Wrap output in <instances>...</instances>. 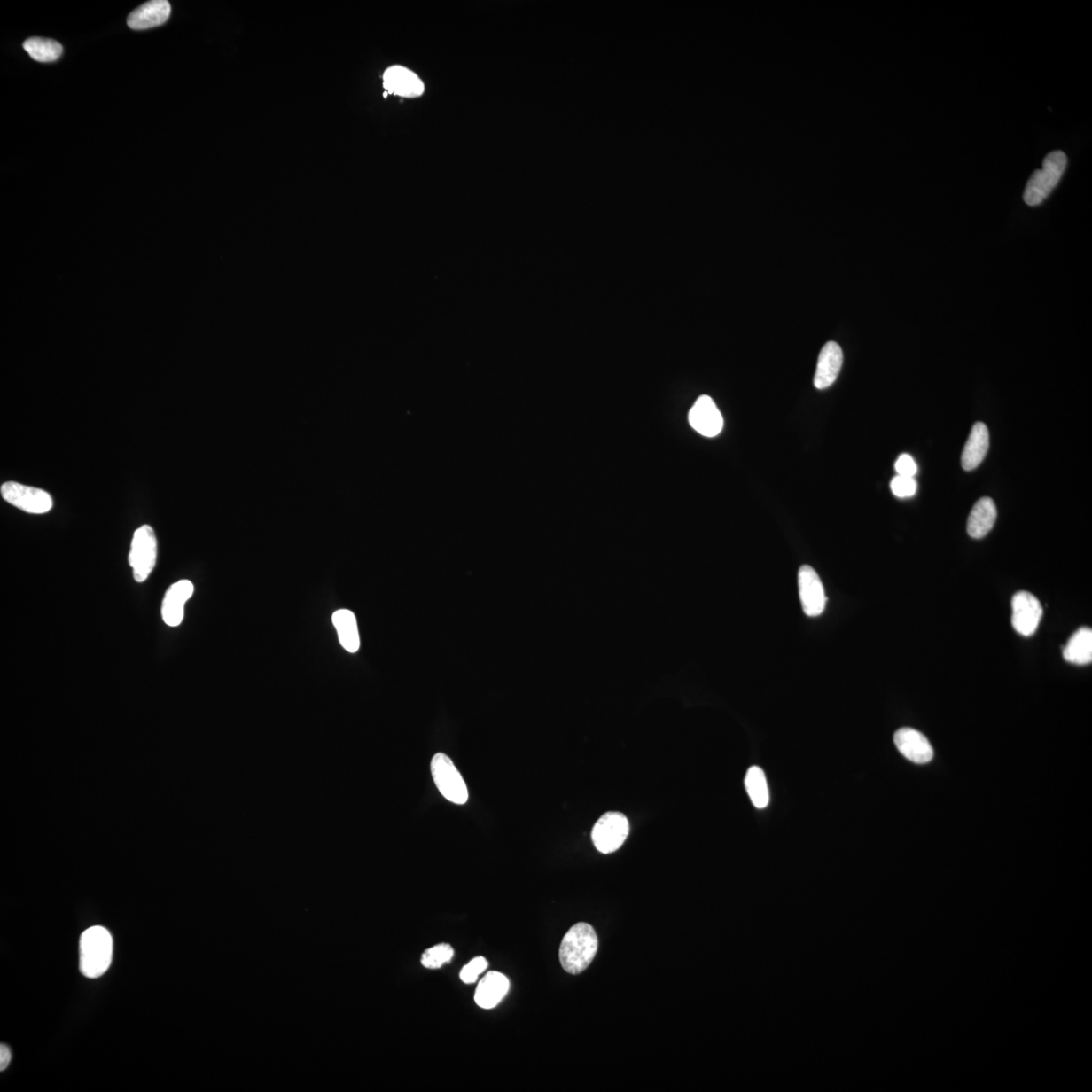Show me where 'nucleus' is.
I'll use <instances>...</instances> for the list:
<instances>
[{"mask_svg": "<svg viewBox=\"0 0 1092 1092\" xmlns=\"http://www.w3.org/2000/svg\"><path fill=\"white\" fill-rule=\"evenodd\" d=\"M799 588L804 613L809 617L822 615L826 605V596L821 578L810 566H802L799 573Z\"/></svg>", "mask_w": 1092, "mask_h": 1092, "instance_id": "1a4fd4ad", "label": "nucleus"}, {"mask_svg": "<svg viewBox=\"0 0 1092 1092\" xmlns=\"http://www.w3.org/2000/svg\"><path fill=\"white\" fill-rule=\"evenodd\" d=\"M1063 657L1068 663L1088 665L1092 660V630L1088 628L1077 630L1063 650Z\"/></svg>", "mask_w": 1092, "mask_h": 1092, "instance_id": "aec40b11", "label": "nucleus"}, {"mask_svg": "<svg viewBox=\"0 0 1092 1092\" xmlns=\"http://www.w3.org/2000/svg\"><path fill=\"white\" fill-rule=\"evenodd\" d=\"M24 49L34 60L44 63L58 60L63 53L60 43L38 37L27 39Z\"/></svg>", "mask_w": 1092, "mask_h": 1092, "instance_id": "4be33fe9", "label": "nucleus"}, {"mask_svg": "<svg viewBox=\"0 0 1092 1092\" xmlns=\"http://www.w3.org/2000/svg\"><path fill=\"white\" fill-rule=\"evenodd\" d=\"M895 471L898 476L915 478L917 473V465L912 456L901 455L895 463Z\"/></svg>", "mask_w": 1092, "mask_h": 1092, "instance_id": "a878e982", "label": "nucleus"}, {"mask_svg": "<svg viewBox=\"0 0 1092 1092\" xmlns=\"http://www.w3.org/2000/svg\"><path fill=\"white\" fill-rule=\"evenodd\" d=\"M1012 627L1018 634L1031 636L1037 631L1043 616V608L1037 597L1029 592L1022 591L1014 596L1011 602Z\"/></svg>", "mask_w": 1092, "mask_h": 1092, "instance_id": "6e6552de", "label": "nucleus"}, {"mask_svg": "<svg viewBox=\"0 0 1092 1092\" xmlns=\"http://www.w3.org/2000/svg\"><path fill=\"white\" fill-rule=\"evenodd\" d=\"M488 966V963L484 957H477L463 968L459 976L466 984L475 983L479 976L486 971Z\"/></svg>", "mask_w": 1092, "mask_h": 1092, "instance_id": "393cba45", "label": "nucleus"}, {"mask_svg": "<svg viewBox=\"0 0 1092 1092\" xmlns=\"http://www.w3.org/2000/svg\"><path fill=\"white\" fill-rule=\"evenodd\" d=\"M455 950L448 944H441L430 948L423 953L422 965L428 969H438L448 964L454 958Z\"/></svg>", "mask_w": 1092, "mask_h": 1092, "instance_id": "5701e85b", "label": "nucleus"}, {"mask_svg": "<svg viewBox=\"0 0 1092 1092\" xmlns=\"http://www.w3.org/2000/svg\"><path fill=\"white\" fill-rule=\"evenodd\" d=\"M629 833L627 816L620 813H607L596 823L592 831L593 843L602 854H612L620 849Z\"/></svg>", "mask_w": 1092, "mask_h": 1092, "instance_id": "423d86ee", "label": "nucleus"}, {"mask_svg": "<svg viewBox=\"0 0 1092 1092\" xmlns=\"http://www.w3.org/2000/svg\"><path fill=\"white\" fill-rule=\"evenodd\" d=\"M989 448V433L986 424L976 423L968 438L961 457L963 469L973 471L986 458Z\"/></svg>", "mask_w": 1092, "mask_h": 1092, "instance_id": "f3484780", "label": "nucleus"}, {"mask_svg": "<svg viewBox=\"0 0 1092 1092\" xmlns=\"http://www.w3.org/2000/svg\"><path fill=\"white\" fill-rule=\"evenodd\" d=\"M509 988L510 982L505 975L488 972L478 984L475 1002L480 1008L491 1010L506 996Z\"/></svg>", "mask_w": 1092, "mask_h": 1092, "instance_id": "dca6fc26", "label": "nucleus"}, {"mask_svg": "<svg viewBox=\"0 0 1092 1092\" xmlns=\"http://www.w3.org/2000/svg\"><path fill=\"white\" fill-rule=\"evenodd\" d=\"M1066 167L1067 156L1065 152L1057 150L1049 153L1043 168L1034 171L1026 183L1024 193L1026 204L1034 207L1043 203L1059 183Z\"/></svg>", "mask_w": 1092, "mask_h": 1092, "instance_id": "7ed1b4c3", "label": "nucleus"}, {"mask_svg": "<svg viewBox=\"0 0 1092 1092\" xmlns=\"http://www.w3.org/2000/svg\"><path fill=\"white\" fill-rule=\"evenodd\" d=\"M598 950L593 926L580 923L572 926L559 948V960L567 973L580 974L591 964Z\"/></svg>", "mask_w": 1092, "mask_h": 1092, "instance_id": "f257e3e1", "label": "nucleus"}, {"mask_svg": "<svg viewBox=\"0 0 1092 1092\" xmlns=\"http://www.w3.org/2000/svg\"><path fill=\"white\" fill-rule=\"evenodd\" d=\"M431 774L440 792L448 801L463 806L469 800L468 787L454 761L443 753L434 754L431 760Z\"/></svg>", "mask_w": 1092, "mask_h": 1092, "instance_id": "20e7f679", "label": "nucleus"}, {"mask_svg": "<svg viewBox=\"0 0 1092 1092\" xmlns=\"http://www.w3.org/2000/svg\"><path fill=\"white\" fill-rule=\"evenodd\" d=\"M745 784L754 807L764 809L770 801L768 783L763 770L753 766L745 775Z\"/></svg>", "mask_w": 1092, "mask_h": 1092, "instance_id": "412c9836", "label": "nucleus"}, {"mask_svg": "<svg viewBox=\"0 0 1092 1092\" xmlns=\"http://www.w3.org/2000/svg\"><path fill=\"white\" fill-rule=\"evenodd\" d=\"M689 422L697 433L706 437H715L723 428V417L714 401L709 396H701L690 410Z\"/></svg>", "mask_w": 1092, "mask_h": 1092, "instance_id": "9d476101", "label": "nucleus"}, {"mask_svg": "<svg viewBox=\"0 0 1092 1092\" xmlns=\"http://www.w3.org/2000/svg\"><path fill=\"white\" fill-rule=\"evenodd\" d=\"M894 743L902 756L916 764H926L932 760L933 750L929 739L914 729L897 730Z\"/></svg>", "mask_w": 1092, "mask_h": 1092, "instance_id": "f8f14e48", "label": "nucleus"}, {"mask_svg": "<svg viewBox=\"0 0 1092 1092\" xmlns=\"http://www.w3.org/2000/svg\"><path fill=\"white\" fill-rule=\"evenodd\" d=\"M12 1061V1052L10 1048L4 1044L0 1046V1070L4 1072L10 1065Z\"/></svg>", "mask_w": 1092, "mask_h": 1092, "instance_id": "bb28decb", "label": "nucleus"}, {"mask_svg": "<svg viewBox=\"0 0 1092 1092\" xmlns=\"http://www.w3.org/2000/svg\"><path fill=\"white\" fill-rule=\"evenodd\" d=\"M890 488L896 497L909 498L916 495L917 483L915 478L897 475L891 480Z\"/></svg>", "mask_w": 1092, "mask_h": 1092, "instance_id": "b1692460", "label": "nucleus"}, {"mask_svg": "<svg viewBox=\"0 0 1092 1092\" xmlns=\"http://www.w3.org/2000/svg\"><path fill=\"white\" fill-rule=\"evenodd\" d=\"M79 968L88 979H98L110 968L113 959V938L104 926L86 930L79 944Z\"/></svg>", "mask_w": 1092, "mask_h": 1092, "instance_id": "f03ea898", "label": "nucleus"}, {"mask_svg": "<svg viewBox=\"0 0 1092 1092\" xmlns=\"http://www.w3.org/2000/svg\"><path fill=\"white\" fill-rule=\"evenodd\" d=\"M157 560V540L154 530L143 526L135 531L129 564L132 566L134 579L143 583L154 570Z\"/></svg>", "mask_w": 1092, "mask_h": 1092, "instance_id": "39448f33", "label": "nucleus"}, {"mask_svg": "<svg viewBox=\"0 0 1092 1092\" xmlns=\"http://www.w3.org/2000/svg\"><path fill=\"white\" fill-rule=\"evenodd\" d=\"M0 493L4 501L27 513L44 514L53 507V499L47 492L16 481L4 483Z\"/></svg>", "mask_w": 1092, "mask_h": 1092, "instance_id": "0eeeda50", "label": "nucleus"}, {"mask_svg": "<svg viewBox=\"0 0 1092 1092\" xmlns=\"http://www.w3.org/2000/svg\"><path fill=\"white\" fill-rule=\"evenodd\" d=\"M384 88L389 95L404 98L420 97L424 91L421 79L411 70L402 66H393L385 72Z\"/></svg>", "mask_w": 1092, "mask_h": 1092, "instance_id": "4468645a", "label": "nucleus"}, {"mask_svg": "<svg viewBox=\"0 0 1092 1092\" xmlns=\"http://www.w3.org/2000/svg\"><path fill=\"white\" fill-rule=\"evenodd\" d=\"M997 517V510L993 499L982 498L977 501L967 522L968 534L975 540L986 537L994 528Z\"/></svg>", "mask_w": 1092, "mask_h": 1092, "instance_id": "a211bd4d", "label": "nucleus"}, {"mask_svg": "<svg viewBox=\"0 0 1092 1092\" xmlns=\"http://www.w3.org/2000/svg\"><path fill=\"white\" fill-rule=\"evenodd\" d=\"M843 351L836 342H828L823 347L818 356L815 386L818 390H824L836 382L843 365Z\"/></svg>", "mask_w": 1092, "mask_h": 1092, "instance_id": "ddd939ff", "label": "nucleus"}, {"mask_svg": "<svg viewBox=\"0 0 1092 1092\" xmlns=\"http://www.w3.org/2000/svg\"><path fill=\"white\" fill-rule=\"evenodd\" d=\"M195 588L191 581L182 580L170 586L165 593L162 602L161 615L165 623L171 628L181 625L184 617V606L193 595Z\"/></svg>", "mask_w": 1092, "mask_h": 1092, "instance_id": "9b49d317", "label": "nucleus"}, {"mask_svg": "<svg viewBox=\"0 0 1092 1092\" xmlns=\"http://www.w3.org/2000/svg\"><path fill=\"white\" fill-rule=\"evenodd\" d=\"M170 12L171 6L167 0H153L133 11L128 18V26L136 31L160 27L167 23Z\"/></svg>", "mask_w": 1092, "mask_h": 1092, "instance_id": "2eb2a0df", "label": "nucleus"}, {"mask_svg": "<svg viewBox=\"0 0 1092 1092\" xmlns=\"http://www.w3.org/2000/svg\"><path fill=\"white\" fill-rule=\"evenodd\" d=\"M332 621L343 649L355 653L361 646L356 617L350 610L341 609L333 614Z\"/></svg>", "mask_w": 1092, "mask_h": 1092, "instance_id": "6ab92c4d", "label": "nucleus"}]
</instances>
